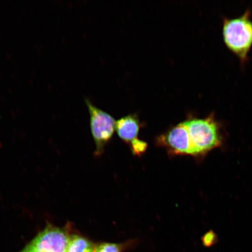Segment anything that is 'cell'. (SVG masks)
Listing matches in <instances>:
<instances>
[{
    "label": "cell",
    "instance_id": "6da1fadb",
    "mask_svg": "<svg viewBox=\"0 0 252 252\" xmlns=\"http://www.w3.org/2000/svg\"><path fill=\"white\" fill-rule=\"evenodd\" d=\"M193 145L195 157L206 155L222 144L219 123L213 115L205 118H192L184 122Z\"/></svg>",
    "mask_w": 252,
    "mask_h": 252
},
{
    "label": "cell",
    "instance_id": "7a4b0ae2",
    "mask_svg": "<svg viewBox=\"0 0 252 252\" xmlns=\"http://www.w3.org/2000/svg\"><path fill=\"white\" fill-rule=\"evenodd\" d=\"M247 10L238 18L223 20L222 34L228 48L242 61H247L252 46V21Z\"/></svg>",
    "mask_w": 252,
    "mask_h": 252
},
{
    "label": "cell",
    "instance_id": "3957f363",
    "mask_svg": "<svg viewBox=\"0 0 252 252\" xmlns=\"http://www.w3.org/2000/svg\"><path fill=\"white\" fill-rule=\"evenodd\" d=\"M70 229L47 224L20 252H67Z\"/></svg>",
    "mask_w": 252,
    "mask_h": 252
},
{
    "label": "cell",
    "instance_id": "277c9868",
    "mask_svg": "<svg viewBox=\"0 0 252 252\" xmlns=\"http://www.w3.org/2000/svg\"><path fill=\"white\" fill-rule=\"evenodd\" d=\"M86 100L90 112L91 132L96 145L95 153L99 156L114 133L116 121L109 113L97 108L89 100Z\"/></svg>",
    "mask_w": 252,
    "mask_h": 252
},
{
    "label": "cell",
    "instance_id": "5b68a950",
    "mask_svg": "<svg viewBox=\"0 0 252 252\" xmlns=\"http://www.w3.org/2000/svg\"><path fill=\"white\" fill-rule=\"evenodd\" d=\"M159 143L165 147L175 155L191 156L195 157L188 129L184 123L174 126L158 140Z\"/></svg>",
    "mask_w": 252,
    "mask_h": 252
},
{
    "label": "cell",
    "instance_id": "8992f818",
    "mask_svg": "<svg viewBox=\"0 0 252 252\" xmlns=\"http://www.w3.org/2000/svg\"><path fill=\"white\" fill-rule=\"evenodd\" d=\"M141 125L139 119L135 115L125 116L116 122V129L122 140L131 143L137 138Z\"/></svg>",
    "mask_w": 252,
    "mask_h": 252
},
{
    "label": "cell",
    "instance_id": "52a82bcc",
    "mask_svg": "<svg viewBox=\"0 0 252 252\" xmlns=\"http://www.w3.org/2000/svg\"><path fill=\"white\" fill-rule=\"evenodd\" d=\"M94 246L92 242L84 236L72 234L67 252H94Z\"/></svg>",
    "mask_w": 252,
    "mask_h": 252
},
{
    "label": "cell",
    "instance_id": "ba28073f",
    "mask_svg": "<svg viewBox=\"0 0 252 252\" xmlns=\"http://www.w3.org/2000/svg\"><path fill=\"white\" fill-rule=\"evenodd\" d=\"M127 244L100 243L94 246V252H122Z\"/></svg>",
    "mask_w": 252,
    "mask_h": 252
},
{
    "label": "cell",
    "instance_id": "9c48e42d",
    "mask_svg": "<svg viewBox=\"0 0 252 252\" xmlns=\"http://www.w3.org/2000/svg\"><path fill=\"white\" fill-rule=\"evenodd\" d=\"M148 145L146 142L135 138L131 142V150L135 155L140 156L143 154L147 149Z\"/></svg>",
    "mask_w": 252,
    "mask_h": 252
},
{
    "label": "cell",
    "instance_id": "30bf717a",
    "mask_svg": "<svg viewBox=\"0 0 252 252\" xmlns=\"http://www.w3.org/2000/svg\"><path fill=\"white\" fill-rule=\"evenodd\" d=\"M216 239V235L214 232H207L204 235L202 239L203 244L206 247H211L215 242Z\"/></svg>",
    "mask_w": 252,
    "mask_h": 252
}]
</instances>
